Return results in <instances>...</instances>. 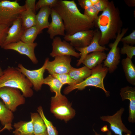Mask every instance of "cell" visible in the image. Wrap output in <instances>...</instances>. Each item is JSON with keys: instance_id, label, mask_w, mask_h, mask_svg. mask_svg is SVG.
I'll use <instances>...</instances> for the list:
<instances>
[{"instance_id": "18", "label": "cell", "mask_w": 135, "mask_h": 135, "mask_svg": "<svg viewBox=\"0 0 135 135\" xmlns=\"http://www.w3.org/2000/svg\"><path fill=\"white\" fill-rule=\"evenodd\" d=\"M24 31L22 27V20L19 17L10 27L5 40L1 47L3 48L9 44L21 41V36Z\"/></svg>"}, {"instance_id": "25", "label": "cell", "mask_w": 135, "mask_h": 135, "mask_svg": "<svg viewBox=\"0 0 135 135\" xmlns=\"http://www.w3.org/2000/svg\"><path fill=\"white\" fill-rule=\"evenodd\" d=\"M15 130L13 133L14 135H34L32 121L28 122L21 121L14 123Z\"/></svg>"}, {"instance_id": "38", "label": "cell", "mask_w": 135, "mask_h": 135, "mask_svg": "<svg viewBox=\"0 0 135 135\" xmlns=\"http://www.w3.org/2000/svg\"><path fill=\"white\" fill-rule=\"evenodd\" d=\"M125 2L126 4L130 6H135V0H126Z\"/></svg>"}, {"instance_id": "11", "label": "cell", "mask_w": 135, "mask_h": 135, "mask_svg": "<svg viewBox=\"0 0 135 135\" xmlns=\"http://www.w3.org/2000/svg\"><path fill=\"white\" fill-rule=\"evenodd\" d=\"M52 43V50L50 56L52 57L57 56H72L79 58L81 54L76 52L70 44L64 40H62L59 36L55 37Z\"/></svg>"}, {"instance_id": "41", "label": "cell", "mask_w": 135, "mask_h": 135, "mask_svg": "<svg viewBox=\"0 0 135 135\" xmlns=\"http://www.w3.org/2000/svg\"><path fill=\"white\" fill-rule=\"evenodd\" d=\"M3 71L1 66L0 64V78L1 77V76L2 75L3 73Z\"/></svg>"}, {"instance_id": "1", "label": "cell", "mask_w": 135, "mask_h": 135, "mask_svg": "<svg viewBox=\"0 0 135 135\" xmlns=\"http://www.w3.org/2000/svg\"><path fill=\"white\" fill-rule=\"evenodd\" d=\"M53 8L63 20L66 35L92 30L95 26L94 21L80 12L74 0H58Z\"/></svg>"}, {"instance_id": "32", "label": "cell", "mask_w": 135, "mask_h": 135, "mask_svg": "<svg viewBox=\"0 0 135 135\" xmlns=\"http://www.w3.org/2000/svg\"><path fill=\"white\" fill-rule=\"evenodd\" d=\"M120 53L122 54H126L127 57L132 60L135 56V47L124 44V45L120 50Z\"/></svg>"}, {"instance_id": "33", "label": "cell", "mask_w": 135, "mask_h": 135, "mask_svg": "<svg viewBox=\"0 0 135 135\" xmlns=\"http://www.w3.org/2000/svg\"><path fill=\"white\" fill-rule=\"evenodd\" d=\"M99 12L92 6L85 10L84 14L95 22L98 18Z\"/></svg>"}, {"instance_id": "20", "label": "cell", "mask_w": 135, "mask_h": 135, "mask_svg": "<svg viewBox=\"0 0 135 135\" xmlns=\"http://www.w3.org/2000/svg\"><path fill=\"white\" fill-rule=\"evenodd\" d=\"M51 8L49 7L42 8L36 15V26L38 34L41 33L44 29L48 28L49 26L50 23L48 21V18L50 15Z\"/></svg>"}, {"instance_id": "37", "label": "cell", "mask_w": 135, "mask_h": 135, "mask_svg": "<svg viewBox=\"0 0 135 135\" xmlns=\"http://www.w3.org/2000/svg\"><path fill=\"white\" fill-rule=\"evenodd\" d=\"M78 2L80 7L84 10L93 6L90 0H78Z\"/></svg>"}, {"instance_id": "28", "label": "cell", "mask_w": 135, "mask_h": 135, "mask_svg": "<svg viewBox=\"0 0 135 135\" xmlns=\"http://www.w3.org/2000/svg\"><path fill=\"white\" fill-rule=\"evenodd\" d=\"M38 33L36 26L24 30L21 38V41L25 43L32 44L36 38Z\"/></svg>"}, {"instance_id": "30", "label": "cell", "mask_w": 135, "mask_h": 135, "mask_svg": "<svg viewBox=\"0 0 135 135\" xmlns=\"http://www.w3.org/2000/svg\"><path fill=\"white\" fill-rule=\"evenodd\" d=\"M51 75L58 79L63 85L68 84L69 86H72L77 84L76 82L72 79L68 74H53Z\"/></svg>"}, {"instance_id": "16", "label": "cell", "mask_w": 135, "mask_h": 135, "mask_svg": "<svg viewBox=\"0 0 135 135\" xmlns=\"http://www.w3.org/2000/svg\"><path fill=\"white\" fill-rule=\"evenodd\" d=\"M101 38V33L100 31L98 29L96 30H94L92 40L89 45L84 48H75L81 54L80 59L76 65L77 66H79L82 63L85 56L89 53L98 51L104 52L108 50L105 46H102L99 44V42Z\"/></svg>"}, {"instance_id": "10", "label": "cell", "mask_w": 135, "mask_h": 135, "mask_svg": "<svg viewBox=\"0 0 135 135\" xmlns=\"http://www.w3.org/2000/svg\"><path fill=\"white\" fill-rule=\"evenodd\" d=\"M71 61L70 56H56L53 61H48L46 70L51 75L53 74H68L72 67L70 64Z\"/></svg>"}, {"instance_id": "26", "label": "cell", "mask_w": 135, "mask_h": 135, "mask_svg": "<svg viewBox=\"0 0 135 135\" xmlns=\"http://www.w3.org/2000/svg\"><path fill=\"white\" fill-rule=\"evenodd\" d=\"M34 135H47L46 127L45 123L38 113H31Z\"/></svg>"}, {"instance_id": "39", "label": "cell", "mask_w": 135, "mask_h": 135, "mask_svg": "<svg viewBox=\"0 0 135 135\" xmlns=\"http://www.w3.org/2000/svg\"><path fill=\"white\" fill-rule=\"evenodd\" d=\"M101 131L104 132H108L109 130L107 128L106 126H105L102 128L101 129Z\"/></svg>"}, {"instance_id": "15", "label": "cell", "mask_w": 135, "mask_h": 135, "mask_svg": "<svg viewBox=\"0 0 135 135\" xmlns=\"http://www.w3.org/2000/svg\"><path fill=\"white\" fill-rule=\"evenodd\" d=\"M35 0H26L24 5L26 9L20 16L23 29L25 30L36 26Z\"/></svg>"}, {"instance_id": "2", "label": "cell", "mask_w": 135, "mask_h": 135, "mask_svg": "<svg viewBox=\"0 0 135 135\" xmlns=\"http://www.w3.org/2000/svg\"><path fill=\"white\" fill-rule=\"evenodd\" d=\"M94 22L101 33L99 44L102 46H105L111 40L116 39L123 25L120 11L113 1L109 2L107 8Z\"/></svg>"}, {"instance_id": "35", "label": "cell", "mask_w": 135, "mask_h": 135, "mask_svg": "<svg viewBox=\"0 0 135 135\" xmlns=\"http://www.w3.org/2000/svg\"><path fill=\"white\" fill-rule=\"evenodd\" d=\"M120 42L124 44L133 45L135 44V30L132 32L128 36L123 37L121 40Z\"/></svg>"}, {"instance_id": "8", "label": "cell", "mask_w": 135, "mask_h": 135, "mask_svg": "<svg viewBox=\"0 0 135 135\" xmlns=\"http://www.w3.org/2000/svg\"><path fill=\"white\" fill-rule=\"evenodd\" d=\"M0 98L6 107L14 112L17 107L25 104V97L18 89L8 87L0 88Z\"/></svg>"}, {"instance_id": "45", "label": "cell", "mask_w": 135, "mask_h": 135, "mask_svg": "<svg viewBox=\"0 0 135 135\" xmlns=\"http://www.w3.org/2000/svg\"></svg>"}, {"instance_id": "29", "label": "cell", "mask_w": 135, "mask_h": 135, "mask_svg": "<svg viewBox=\"0 0 135 135\" xmlns=\"http://www.w3.org/2000/svg\"><path fill=\"white\" fill-rule=\"evenodd\" d=\"M37 111L46 125L47 135H58V132L56 128L53 126L52 123L46 118L41 106L38 108Z\"/></svg>"}, {"instance_id": "31", "label": "cell", "mask_w": 135, "mask_h": 135, "mask_svg": "<svg viewBox=\"0 0 135 135\" xmlns=\"http://www.w3.org/2000/svg\"><path fill=\"white\" fill-rule=\"evenodd\" d=\"M58 1V0H39L36 4V10L38 11L41 8L45 7L53 8L56 6Z\"/></svg>"}, {"instance_id": "3", "label": "cell", "mask_w": 135, "mask_h": 135, "mask_svg": "<svg viewBox=\"0 0 135 135\" xmlns=\"http://www.w3.org/2000/svg\"><path fill=\"white\" fill-rule=\"evenodd\" d=\"M4 87L18 89L26 98H30L34 94L32 83L16 68L8 67L3 71L0 78V88Z\"/></svg>"}, {"instance_id": "9", "label": "cell", "mask_w": 135, "mask_h": 135, "mask_svg": "<svg viewBox=\"0 0 135 135\" xmlns=\"http://www.w3.org/2000/svg\"><path fill=\"white\" fill-rule=\"evenodd\" d=\"M49 60V58H46L42 66L38 69L29 70L20 64H19L18 67L16 68L30 81L32 84L34 89L36 91L40 90L44 84V74Z\"/></svg>"}, {"instance_id": "43", "label": "cell", "mask_w": 135, "mask_h": 135, "mask_svg": "<svg viewBox=\"0 0 135 135\" xmlns=\"http://www.w3.org/2000/svg\"><path fill=\"white\" fill-rule=\"evenodd\" d=\"M5 129H4V128H3L2 130H0V132H2V131L3 130H4Z\"/></svg>"}, {"instance_id": "36", "label": "cell", "mask_w": 135, "mask_h": 135, "mask_svg": "<svg viewBox=\"0 0 135 135\" xmlns=\"http://www.w3.org/2000/svg\"><path fill=\"white\" fill-rule=\"evenodd\" d=\"M109 2L108 0H99L97 3L93 6L99 12H103L107 8Z\"/></svg>"}, {"instance_id": "5", "label": "cell", "mask_w": 135, "mask_h": 135, "mask_svg": "<svg viewBox=\"0 0 135 135\" xmlns=\"http://www.w3.org/2000/svg\"><path fill=\"white\" fill-rule=\"evenodd\" d=\"M26 9L17 0H0V24L10 27Z\"/></svg>"}, {"instance_id": "44", "label": "cell", "mask_w": 135, "mask_h": 135, "mask_svg": "<svg viewBox=\"0 0 135 135\" xmlns=\"http://www.w3.org/2000/svg\"><path fill=\"white\" fill-rule=\"evenodd\" d=\"M96 133V135H99L98 134H97Z\"/></svg>"}, {"instance_id": "42", "label": "cell", "mask_w": 135, "mask_h": 135, "mask_svg": "<svg viewBox=\"0 0 135 135\" xmlns=\"http://www.w3.org/2000/svg\"><path fill=\"white\" fill-rule=\"evenodd\" d=\"M107 135H112V133L110 131H109L107 133Z\"/></svg>"}, {"instance_id": "14", "label": "cell", "mask_w": 135, "mask_h": 135, "mask_svg": "<svg viewBox=\"0 0 135 135\" xmlns=\"http://www.w3.org/2000/svg\"><path fill=\"white\" fill-rule=\"evenodd\" d=\"M36 43H27L21 41L9 44L3 48L5 50H14L20 54L27 56L34 64H37L38 61L36 56L34 50L37 46Z\"/></svg>"}, {"instance_id": "12", "label": "cell", "mask_w": 135, "mask_h": 135, "mask_svg": "<svg viewBox=\"0 0 135 135\" xmlns=\"http://www.w3.org/2000/svg\"><path fill=\"white\" fill-rule=\"evenodd\" d=\"M94 32L93 30L81 31L72 35H65L64 38L66 41L70 42V44L73 47L84 48L91 44Z\"/></svg>"}, {"instance_id": "34", "label": "cell", "mask_w": 135, "mask_h": 135, "mask_svg": "<svg viewBox=\"0 0 135 135\" xmlns=\"http://www.w3.org/2000/svg\"><path fill=\"white\" fill-rule=\"evenodd\" d=\"M8 26L0 24V46L3 44L9 28Z\"/></svg>"}, {"instance_id": "27", "label": "cell", "mask_w": 135, "mask_h": 135, "mask_svg": "<svg viewBox=\"0 0 135 135\" xmlns=\"http://www.w3.org/2000/svg\"><path fill=\"white\" fill-rule=\"evenodd\" d=\"M44 84L50 87L51 92L55 93V96L62 94L61 90L63 85L58 79L52 76L50 74L44 78Z\"/></svg>"}, {"instance_id": "19", "label": "cell", "mask_w": 135, "mask_h": 135, "mask_svg": "<svg viewBox=\"0 0 135 135\" xmlns=\"http://www.w3.org/2000/svg\"><path fill=\"white\" fill-rule=\"evenodd\" d=\"M120 94L122 101L128 100L130 101L128 120L134 123L135 122V88L129 86L122 88Z\"/></svg>"}, {"instance_id": "7", "label": "cell", "mask_w": 135, "mask_h": 135, "mask_svg": "<svg viewBox=\"0 0 135 135\" xmlns=\"http://www.w3.org/2000/svg\"><path fill=\"white\" fill-rule=\"evenodd\" d=\"M128 28H123L119 32L115 40L113 43L110 44L111 48L106 57L104 61V67L107 68L110 74L113 73L117 69L121 59L120 50L118 45L121 39L126 33Z\"/></svg>"}, {"instance_id": "6", "label": "cell", "mask_w": 135, "mask_h": 135, "mask_svg": "<svg viewBox=\"0 0 135 135\" xmlns=\"http://www.w3.org/2000/svg\"><path fill=\"white\" fill-rule=\"evenodd\" d=\"M50 111L57 118L67 122L75 116V110L66 98L62 94L52 98Z\"/></svg>"}, {"instance_id": "4", "label": "cell", "mask_w": 135, "mask_h": 135, "mask_svg": "<svg viewBox=\"0 0 135 135\" xmlns=\"http://www.w3.org/2000/svg\"><path fill=\"white\" fill-rule=\"evenodd\" d=\"M92 70V74L90 76L80 83L66 87L64 90V94H68L75 89L82 90L87 86H93L101 89L107 96H110L109 92L105 88L104 83V79L108 72V68L101 64Z\"/></svg>"}, {"instance_id": "24", "label": "cell", "mask_w": 135, "mask_h": 135, "mask_svg": "<svg viewBox=\"0 0 135 135\" xmlns=\"http://www.w3.org/2000/svg\"><path fill=\"white\" fill-rule=\"evenodd\" d=\"M122 64L127 81L133 86L135 85V66L128 57L123 59Z\"/></svg>"}, {"instance_id": "40", "label": "cell", "mask_w": 135, "mask_h": 135, "mask_svg": "<svg viewBox=\"0 0 135 135\" xmlns=\"http://www.w3.org/2000/svg\"><path fill=\"white\" fill-rule=\"evenodd\" d=\"M99 0H90L93 5H94L97 3L99 1Z\"/></svg>"}, {"instance_id": "21", "label": "cell", "mask_w": 135, "mask_h": 135, "mask_svg": "<svg viewBox=\"0 0 135 135\" xmlns=\"http://www.w3.org/2000/svg\"><path fill=\"white\" fill-rule=\"evenodd\" d=\"M106 56L104 52L98 51L92 52L85 56L82 63L88 68L92 70L102 64L106 58Z\"/></svg>"}, {"instance_id": "22", "label": "cell", "mask_w": 135, "mask_h": 135, "mask_svg": "<svg viewBox=\"0 0 135 135\" xmlns=\"http://www.w3.org/2000/svg\"><path fill=\"white\" fill-rule=\"evenodd\" d=\"M14 118L13 112L0 101V121L5 129H13L12 123Z\"/></svg>"}, {"instance_id": "17", "label": "cell", "mask_w": 135, "mask_h": 135, "mask_svg": "<svg viewBox=\"0 0 135 135\" xmlns=\"http://www.w3.org/2000/svg\"><path fill=\"white\" fill-rule=\"evenodd\" d=\"M52 22L47 31L50 38L53 39L58 35L64 36L65 29L63 20L59 14L53 8H51L50 15Z\"/></svg>"}, {"instance_id": "13", "label": "cell", "mask_w": 135, "mask_h": 135, "mask_svg": "<svg viewBox=\"0 0 135 135\" xmlns=\"http://www.w3.org/2000/svg\"><path fill=\"white\" fill-rule=\"evenodd\" d=\"M124 109L121 108L112 116H103L100 119L102 120L109 123L111 130L117 135H123L124 132L126 135H131L132 132L128 130L123 123L122 119V115Z\"/></svg>"}, {"instance_id": "23", "label": "cell", "mask_w": 135, "mask_h": 135, "mask_svg": "<svg viewBox=\"0 0 135 135\" xmlns=\"http://www.w3.org/2000/svg\"><path fill=\"white\" fill-rule=\"evenodd\" d=\"M92 74V70L84 66L78 68L72 66L68 74L72 79L76 82L77 84H78L90 76Z\"/></svg>"}]
</instances>
